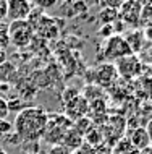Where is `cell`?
<instances>
[{"instance_id": "4", "label": "cell", "mask_w": 152, "mask_h": 154, "mask_svg": "<svg viewBox=\"0 0 152 154\" xmlns=\"http://www.w3.org/2000/svg\"><path fill=\"white\" fill-rule=\"evenodd\" d=\"M8 37H10V44L15 47L23 49L32 41L34 37V28L29 24L28 20L23 21H11L8 24Z\"/></svg>"}, {"instance_id": "12", "label": "cell", "mask_w": 152, "mask_h": 154, "mask_svg": "<svg viewBox=\"0 0 152 154\" xmlns=\"http://www.w3.org/2000/svg\"><path fill=\"white\" fill-rule=\"evenodd\" d=\"M83 144H84V138L73 127L67 131V135H65L63 140H61V146H65L67 149H70L71 152H75L76 149H79Z\"/></svg>"}, {"instance_id": "11", "label": "cell", "mask_w": 152, "mask_h": 154, "mask_svg": "<svg viewBox=\"0 0 152 154\" xmlns=\"http://www.w3.org/2000/svg\"><path fill=\"white\" fill-rule=\"evenodd\" d=\"M128 141L138 149L139 152L144 151V149H147V148H151V144H152L151 140H149V136H147V131H146L144 127L133 128V130L130 131V135H128Z\"/></svg>"}, {"instance_id": "7", "label": "cell", "mask_w": 152, "mask_h": 154, "mask_svg": "<svg viewBox=\"0 0 152 154\" xmlns=\"http://www.w3.org/2000/svg\"><path fill=\"white\" fill-rule=\"evenodd\" d=\"M118 73H117V68H115L113 63H100L97 66L96 70H94V81H96L97 86H100V88H112L115 83L118 81Z\"/></svg>"}, {"instance_id": "9", "label": "cell", "mask_w": 152, "mask_h": 154, "mask_svg": "<svg viewBox=\"0 0 152 154\" xmlns=\"http://www.w3.org/2000/svg\"><path fill=\"white\" fill-rule=\"evenodd\" d=\"M31 11H32L31 2H26V0H10L8 2L7 18H10V23L11 21H23V20H28Z\"/></svg>"}, {"instance_id": "20", "label": "cell", "mask_w": 152, "mask_h": 154, "mask_svg": "<svg viewBox=\"0 0 152 154\" xmlns=\"http://www.w3.org/2000/svg\"><path fill=\"white\" fill-rule=\"evenodd\" d=\"M142 32H144L146 41H149V42H152V26L146 28V29H142Z\"/></svg>"}, {"instance_id": "6", "label": "cell", "mask_w": 152, "mask_h": 154, "mask_svg": "<svg viewBox=\"0 0 152 154\" xmlns=\"http://www.w3.org/2000/svg\"><path fill=\"white\" fill-rule=\"evenodd\" d=\"M142 8V2H123L121 7L118 8V20L126 24V26H131L133 29H139V13H141Z\"/></svg>"}, {"instance_id": "5", "label": "cell", "mask_w": 152, "mask_h": 154, "mask_svg": "<svg viewBox=\"0 0 152 154\" xmlns=\"http://www.w3.org/2000/svg\"><path fill=\"white\" fill-rule=\"evenodd\" d=\"M113 65L117 68L118 76L125 78V80H134V78L141 76L142 72H144L142 60L139 59V55H134V54H130V55L117 60Z\"/></svg>"}, {"instance_id": "15", "label": "cell", "mask_w": 152, "mask_h": 154, "mask_svg": "<svg viewBox=\"0 0 152 154\" xmlns=\"http://www.w3.org/2000/svg\"><path fill=\"white\" fill-rule=\"evenodd\" d=\"M113 154H139V151L130 143L128 138H121L120 141H118Z\"/></svg>"}, {"instance_id": "18", "label": "cell", "mask_w": 152, "mask_h": 154, "mask_svg": "<svg viewBox=\"0 0 152 154\" xmlns=\"http://www.w3.org/2000/svg\"><path fill=\"white\" fill-rule=\"evenodd\" d=\"M47 154H73L70 149H67L65 146H61V144H55V146H52L49 149Z\"/></svg>"}, {"instance_id": "23", "label": "cell", "mask_w": 152, "mask_h": 154, "mask_svg": "<svg viewBox=\"0 0 152 154\" xmlns=\"http://www.w3.org/2000/svg\"><path fill=\"white\" fill-rule=\"evenodd\" d=\"M146 62H147V63H149V65L152 66V47L149 49V51H147V55H146Z\"/></svg>"}, {"instance_id": "21", "label": "cell", "mask_w": 152, "mask_h": 154, "mask_svg": "<svg viewBox=\"0 0 152 154\" xmlns=\"http://www.w3.org/2000/svg\"><path fill=\"white\" fill-rule=\"evenodd\" d=\"M146 131H147V136H149V140H151V143H152V119L147 122V125H146Z\"/></svg>"}, {"instance_id": "16", "label": "cell", "mask_w": 152, "mask_h": 154, "mask_svg": "<svg viewBox=\"0 0 152 154\" xmlns=\"http://www.w3.org/2000/svg\"><path fill=\"white\" fill-rule=\"evenodd\" d=\"M10 45V37H8V24L0 21V49H5Z\"/></svg>"}, {"instance_id": "17", "label": "cell", "mask_w": 152, "mask_h": 154, "mask_svg": "<svg viewBox=\"0 0 152 154\" xmlns=\"http://www.w3.org/2000/svg\"><path fill=\"white\" fill-rule=\"evenodd\" d=\"M8 114H10V109H8V104L7 101L0 96V120H5L8 117Z\"/></svg>"}, {"instance_id": "14", "label": "cell", "mask_w": 152, "mask_h": 154, "mask_svg": "<svg viewBox=\"0 0 152 154\" xmlns=\"http://www.w3.org/2000/svg\"><path fill=\"white\" fill-rule=\"evenodd\" d=\"M99 20L102 21V24H113L118 20V10H113V8H102L99 11Z\"/></svg>"}, {"instance_id": "19", "label": "cell", "mask_w": 152, "mask_h": 154, "mask_svg": "<svg viewBox=\"0 0 152 154\" xmlns=\"http://www.w3.org/2000/svg\"><path fill=\"white\" fill-rule=\"evenodd\" d=\"M8 15V2L7 0H0V21L7 18Z\"/></svg>"}, {"instance_id": "25", "label": "cell", "mask_w": 152, "mask_h": 154, "mask_svg": "<svg viewBox=\"0 0 152 154\" xmlns=\"http://www.w3.org/2000/svg\"><path fill=\"white\" fill-rule=\"evenodd\" d=\"M24 154H37L36 151H28V152H24Z\"/></svg>"}, {"instance_id": "3", "label": "cell", "mask_w": 152, "mask_h": 154, "mask_svg": "<svg viewBox=\"0 0 152 154\" xmlns=\"http://www.w3.org/2000/svg\"><path fill=\"white\" fill-rule=\"evenodd\" d=\"M130 54H131V51L121 34H113L112 37L105 39L104 47H102V59L107 63H115L117 60L130 55Z\"/></svg>"}, {"instance_id": "8", "label": "cell", "mask_w": 152, "mask_h": 154, "mask_svg": "<svg viewBox=\"0 0 152 154\" xmlns=\"http://www.w3.org/2000/svg\"><path fill=\"white\" fill-rule=\"evenodd\" d=\"M88 112H89V101L81 94H78L76 97H73L68 102H65V115L71 122H76V120L86 117Z\"/></svg>"}, {"instance_id": "10", "label": "cell", "mask_w": 152, "mask_h": 154, "mask_svg": "<svg viewBox=\"0 0 152 154\" xmlns=\"http://www.w3.org/2000/svg\"><path fill=\"white\" fill-rule=\"evenodd\" d=\"M123 37H125V41H126V44H128L131 54L139 55L141 52H144L146 37H144V32H142V29H131V31L126 32Z\"/></svg>"}, {"instance_id": "22", "label": "cell", "mask_w": 152, "mask_h": 154, "mask_svg": "<svg viewBox=\"0 0 152 154\" xmlns=\"http://www.w3.org/2000/svg\"><path fill=\"white\" fill-rule=\"evenodd\" d=\"M5 60H7V54L3 49H0V65H3L5 63Z\"/></svg>"}, {"instance_id": "24", "label": "cell", "mask_w": 152, "mask_h": 154, "mask_svg": "<svg viewBox=\"0 0 152 154\" xmlns=\"http://www.w3.org/2000/svg\"><path fill=\"white\" fill-rule=\"evenodd\" d=\"M0 154H8V152L5 151V149H2V148H0Z\"/></svg>"}, {"instance_id": "13", "label": "cell", "mask_w": 152, "mask_h": 154, "mask_svg": "<svg viewBox=\"0 0 152 154\" xmlns=\"http://www.w3.org/2000/svg\"><path fill=\"white\" fill-rule=\"evenodd\" d=\"M152 26V3H142L141 13H139V29H146Z\"/></svg>"}, {"instance_id": "1", "label": "cell", "mask_w": 152, "mask_h": 154, "mask_svg": "<svg viewBox=\"0 0 152 154\" xmlns=\"http://www.w3.org/2000/svg\"><path fill=\"white\" fill-rule=\"evenodd\" d=\"M47 120L49 114L42 107H23L16 114L13 131L16 133L21 143H37L44 136Z\"/></svg>"}, {"instance_id": "2", "label": "cell", "mask_w": 152, "mask_h": 154, "mask_svg": "<svg viewBox=\"0 0 152 154\" xmlns=\"http://www.w3.org/2000/svg\"><path fill=\"white\" fill-rule=\"evenodd\" d=\"M73 127V122L70 120L65 114H49L47 127L44 131L42 140L49 141V144L52 143V146L55 144H61V140L67 135V131Z\"/></svg>"}]
</instances>
